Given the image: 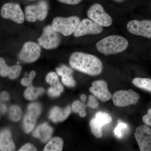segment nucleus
Segmentation results:
<instances>
[{
    "label": "nucleus",
    "mask_w": 151,
    "mask_h": 151,
    "mask_svg": "<svg viewBox=\"0 0 151 151\" xmlns=\"http://www.w3.org/2000/svg\"><path fill=\"white\" fill-rule=\"evenodd\" d=\"M1 101H6L9 99V94L7 92H3L1 93Z\"/></svg>",
    "instance_id": "36"
},
{
    "label": "nucleus",
    "mask_w": 151,
    "mask_h": 151,
    "mask_svg": "<svg viewBox=\"0 0 151 151\" xmlns=\"http://www.w3.org/2000/svg\"><path fill=\"white\" fill-rule=\"evenodd\" d=\"M52 132L53 129L48 124L44 123L37 128L33 135L35 137L38 138L42 142L46 143L51 138Z\"/></svg>",
    "instance_id": "17"
},
{
    "label": "nucleus",
    "mask_w": 151,
    "mask_h": 151,
    "mask_svg": "<svg viewBox=\"0 0 151 151\" xmlns=\"http://www.w3.org/2000/svg\"><path fill=\"white\" fill-rule=\"evenodd\" d=\"M135 137L141 151H151V129L148 126H139L134 133Z\"/></svg>",
    "instance_id": "13"
},
{
    "label": "nucleus",
    "mask_w": 151,
    "mask_h": 151,
    "mask_svg": "<svg viewBox=\"0 0 151 151\" xmlns=\"http://www.w3.org/2000/svg\"><path fill=\"white\" fill-rule=\"evenodd\" d=\"M85 105L78 100H76L73 102L72 105V111L76 113H79V116L84 118L86 116V111H85Z\"/></svg>",
    "instance_id": "24"
},
{
    "label": "nucleus",
    "mask_w": 151,
    "mask_h": 151,
    "mask_svg": "<svg viewBox=\"0 0 151 151\" xmlns=\"http://www.w3.org/2000/svg\"><path fill=\"white\" fill-rule=\"evenodd\" d=\"M127 29L129 32L134 35L151 38V20L130 21L127 24Z\"/></svg>",
    "instance_id": "10"
},
{
    "label": "nucleus",
    "mask_w": 151,
    "mask_h": 151,
    "mask_svg": "<svg viewBox=\"0 0 151 151\" xmlns=\"http://www.w3.org/2000/svg\"><path fill=\"white\" fill-rule=\"evenodd\" d=\"M41 52V46L33 42H25L19 55V59L27 63L35 62L39 58Z\"/></svg>",
    "instance_id": "9"
},
{
    "label": "nucleus",
    "mask_w": 151,
    "mask_h": 151,
    "mask_svg": "<svg viewBox=\"0 0 151 151\" xmlns=\"http://www.w3.org/2000/svg\"><path fill=\"white\" fill-rule=\"evenodd\" d=\"M63 142L61 138L55 137L49 142L45 147L44 151H61L62 150Z\"/></svg>",
    "instance_id": "19"
},
{
    "label": "nucleus",
    "mask_w": 151,
    "mask_h": 151,
    "mask_svg": "<svg viewBox=\"0 0 151 151\" xmlns=\"http://www.w3.org/2000/svg\"><path fill=\"white\" fill-rule=\"evenodd\" d=\"M22 70L21 66L19 65L11 66L8 76L11 79H14L17 78L20 74Z\"/></svg>",
    "instance_id": "28"
},
{
    "label": "nucleus",
    "mask_w": 151,
    "mask_h": 151,
    "mask_svg": "<svg viewBox=\"0 0 151 151\" xmlns=\"http://www.w3.org/2000/svg\"><path fill=\"white\" fill-rule=\"evenodd\" d=\"M22 116L21 108L17 105H13L9 111L10 118L14 122H17L20 119Z\"/></svg>",
    "instance_id": "26"
},
{
    "label": "nucleus",
    "mask_w": 151,
    "mask_h": 151,
    "mask_svg": "<svg viewBox=\"0 0 151 151\" xmlns=\"http://www.w3.org/2000/svg\"><path fill=\"white\" fill-rule=\"evenodd\" d=\"M99 103L97 102L96 98L92 95H89V101L87 103V106L89 108H96L98 107Z\"/></svg>",
    "instance_id": "32"
},
{
    "label": "nucleus",
    "mask_w": 151,
    "mask_h": 151,
    "mask_svg": "<svg viewBox=\"0 0 151 151\" xmlns=\"http://www.w3.org/2000/svg\"><path fill=\"white\" fill-rule=\"evenodd\" d=\"M10 67L6 63L5 60L2 58H0V75L2 77L8 75Z\"/></svg>",
    "instance_id": "30"
},
{
    "label": "nucleus",
    "mask_w": 151,
    "mask_h": 151,
    "mask_svg": "<svg viewBox=\"0 0 151 151\" xmlns=\"http://www.w3.org/2000/svg\"><path fill=\"white\" fill-rule=\"evenodd\" d=\"M6 111V108L5 105L4 104H1V112L2 113H5Z\"/></svg>",
    "instance_id": "37"
},
{
    "label": "nucleus",
    "mask_w": 151,
    "mask_h": 151,
    "mask_svg": "<svg viewBox=\"0 0 151 151\" xmlns=\"http://www.w3.org/2000/svg\"><path fill=\"white\" fill-rule=\"evenodd\" d=\"M1 14L3 18L19 24L23 23L25 19L20 6L15 3H7L3 5L1 9Z\"/></svg>",
    "instance_id": "7"
},
{
    "label": "nucleus",
    "mask_w": 151,
    "mask_h": 151,
    "mask_svg": "<svg viewBox=\"0 0 151 151\" xmlns=\"http://www.w3.org/2000/svg\"><path fill=\"white\" fill-rule=\"evenodd\" d=\"M135 86L151 92V79L149 78H136L132 81Z\"/></svg>",
    "instance_id": "21"
},
{
    "label": "nucleus",
    "mask_w": 151,
    "mask_h": 151,
    "mask_svg": "<svg viewBox=\"0 0 151 151\" xmlns=\"http://www.w3.org/2000/svg\"><path fill=\"white\" fill-rule=\"evenodd\" d=\"M36 73L34 70L31 71L28 77H25L22 79L21 83L24 86H29L31 84L34 78L35 77Z\"/></svg>",
    "instance_id": "31"
},
{
    "label": "nucleus",
    "mask_w": 151,
    "mask_h": 151,
    "mask_svg": "<svg viewBox=\"0 0 151 151\" xmlns=\"http://www.w3.org/2000/svg\"><path fill=\"white\" fill-rule=\"evenodd\" d=\"M41 111V106L39 103H31L29 105L23 121V129L25 133H29L33 129Z\"/></svg>",
    "instance_id": "12"
},
{
    "label": "nucleus",
    "mask_w": 151,
    "mask_h": 151,
    "mask_svg": "<svg viewBox=\"0 0 151 151\" xmlns=\"http://www.w3.org/2000/svg\"><path fill=\"white\" fill-rule=\"evenodd\" d=\"M128 128V125L126 123L119 121L118 124L113 131L114 134L116 137L121 139L124 136V132Z\"/></svg>",
    "instance_id": "25"
},
{
    "label": "nucleus",
    "mask_w": 151,
    "mask_h": 151,
    "mask_svg": "<svg viewBox=\"0 0 151 151\" xmlns=\"http://www.w3.org/2000/svg\"><path fill=\"white\" fill-rule=\"evenodd\" d=\"M80 19L77 16L57 17L53 19L52 26L55 30L65 36L73 34L80 23Z\"/></svg>",
    "instance_id": "3"
},
{
    "label": "nucleus",
    "mask_w": 151,
    "mask_h": 151,
    "mask_svg": "<svg viewBox=\"0 0 151 151\" xmlns=\"http://www.w3.org/2000/svg\"><path fill=\"white\" fill-rule=\"evenodd\" d=\"M90 127L91 129V132L92 134L97 138L102 137L103 136V132H102V127L97 123L95 118L92 119L90 121Z\"/></svg>",
    "instance_id": "23"
},
{
    "label": "nucleus",
    "mask_w": 151,
    "mask_h": 151,
    "mask_svg": "<svg viewBox=\"0 0 151 151\" xmlns=\"http://www.w3.org/2000/svg\"><path fill=\"white\" fill-rule=\"evenodd\" d=\"M60 2L66 4L76 5L82 1V0H57Z\"/></svg>",
    "instance_id": "35"
},
{
    "label": "nucleus",
    "mask_w": 151,
    "mask_h": 151,
    "mask_svg": "<svg viewBox=\"0 0 151 151\" xmlns=\"http://www.w3.org/2000/svg\"><path fill=\"white\" fill-rule=\"evenodd\" d=\"M87 16L90 19L104 27H109L113 23L111 17L106 12L103 6L95 3L90 6L87 12Z\"/></svg>",
    "instance_id": "6"
},
{
    "label": "nucleus",
    "mask_w": 151,
    "mask_h": 151,
    "mask_svg": "<svg viewBox=\"0 0 151 151\" xmlns=\"http://www.w3.org/2000/svg\"><path fill=\"white\" fill-rule=\"evenodd\" d=\"M103 27L90 19H84L80 21L73 35L78 37L89 35L99 34L103 31Z\"/></svg>",
    "instance_id": "11"
},
{
    "label": "nucleus",
    "mask_w": 151,
    "mask_h": 151,
    "mask_svg": "<svg viewBox=\"0 0 151 151\" xmlns=\"http://www.w3.org/2000/svg\"><path fill=\"white\" fill-rule=\"evenodd\" d=\"M70 112L71 109L69 106L64 109L55 107L52 108L50 111L49 114V118L55 123L63 122L68 117Z\"/></svg>",
    "instance_id": "18"
},
{
    "label": "nucleus",
    "mask_w": 151,
    "mask_h": 151,
    "mask_svg": "<svg viewBox=\"0 0 151 151\" xmlns=\"http://www.w3.org/2000/svg\"><path fill=\"white\" fill-rule=\"evenodd\" d=\"M46 82L51 86L55 85L59 83V78L57 74L55 72H50L47 75L45 78Z\"/></svg>",
    "instance_id": "29"
},
{
    "label": "nucleus",
    "mask_w": 151,
    "mask_h": 151,
    "mask_svg": "<svg viewBox=\"0 0 151 151\" xmlns=\"http://www.w3.org/2000/svg\"><path fill=\"white\" fill-rule=\"evenodd\" d=\"M63 91V86L61 83L59 82L57 84L52 86L51 87L49 88L48 93L50 97H58Z\"/></svg>",
    "instance_id": "27"
},
{
    "label": "nucleus",
    "mask_w": 151,
    "mask_h": 151,
    "mask_svg": "<svg viewBox=\"0 0 151 151\" xmlns=\"http://www.w3.org/2000/svg\"><path fill=\"white\" fill-rule=\"evenodd\" d=\"M48 5L45 1H41L36 4L27 6L24 9L26 20L30 22L42 21L48 14Z\"/></svg>",
    "instance_id": "5"
},
{
    "label": "nucleus",
    "mask_w": 151,
    "mask_h": 151,
    "mask_svg": "<svg viewBox=\"0 0 151 151\" xmlns=\"http://www.w3.org/2000/svg\"><path fill=\"white\" fill-rule=\"evenodd\" d=\"M113 101L117 107H127L135 105L140 99V96L137 92L132 89L128 90H119L113 94Z\"/></svg>",
    "instance_id": "8"
},
{
    "label": "nucleus",
    "mask_w": 151,
    "mask_h": 151,
    "mask_svg": "<svg viewBox=\"0 0 151 151\" xmlns=\"http://www.w3.org/2000/svg\"><path fill=\"white\" fill-rule=\"evenodd\" d=\"M44 92V89L41 87L36 88L32 86H29L25 91L24 97L28 100H34L39 95L42 94Z\"/></svg>",
    "instance_id": "20"
},
{
    "label": "nucleus",
    "mask_w": 151,
    "mask_h": 151,
    "mask_svg": "<svg viewBox=\"0 0 151 151\" xmlns=\"http://www.w3.org/2000/svg\"><path fill=\"white\" fill-rule=\"evenodd\" d=\"M142 120L146 125L151 126V108L149 109L147 114L143 116Z\"/></svg>",
    "instance_id": "33"
},
{
    "label": "nucleus",
    "mask_w": 151,
    "mask_h": 151,
    "mask_svg": "<svg viewBox=\"0 0 151 151\" xmlns=\"http://www.w3.org/2000/svg\"><path fill=\"white\" fill-rule=\"evenodd\" d=\"M36 148L35 146L33 145L32 144L30 143H27L26 144L24 145L19 150V151H36Z\"/></svg>",
    "instance_id": "34"
},
{
    "label": "nucleus",
    "mask_w": 151,
    "mask_h": 151,
    "mask_svg": "<svg viewBox=\"0 0 151 151\" xmlns=\"http://www.w3.org/2000/svg\"><path fill=\"white\" fill-rule=\"evenodd\" d=\"M113 1H114L116 2L121 3L125 1V0H113Z\"/></svg>",
    "instance_id": "39"
},
{
    "label": "nucleus",
    "mask_w": 151,
    "mask_h": 151,
    "mask_svg": "<svg viewBox=\"0 0 151 151\" xmlns=\"http://www.w3.org/2000/svg\"><path fill=\"white\" fill-rule=\"evenodd\" d=\"M58 74L61 77V81L65 86L74 87L76 85V82L73 78L72 73L73 70L66 65H62L56 69Z\"/></svg>",
    "instance_id": "15"
},
{
    "label": "nucleus",
    "mask_w": 151,
    "mask_h": 151,
    "mask_svg": "<svg viewBox=\"0 0 151 151\" xmlns=\"http://www.w3.org/2000/svg\"><path fill=\"white\" fill-rule=\"evenodd\" d=\"M129 42L127 39L121 36H108L96 43V48L100 53L105 55L116 54L126 50Z\"/></svg>",
    "instance_id": "2"
},
{
    "label": "nucleus",
    "mask_w": 151,
    "mask_h": 151,
    "mask_svg": "<svg viewBox=\"0 0 151 151\" xmlns=\"http://www.w3.org/2000/svg\"><path fill=\"white\" fill-rule=\"evenodd\" d=\"M39 44L46 50L54 49L58 47L61 42L59 32L55 30L52 25L44 27L41 35L37 39Z\"/></svg>",
    "instance_id": "4"
},
{
    "label": "nucleus",
    "mask_w": 151,
    "mask_h": 151,
    "mask_svg": "<svg viewBox=\"0 0 151 151\" xmlns=\"http://www.w3.org/2000/svg\"><path fill=\"white\" fill-rule=\"evenodd\" d=\"M94 118L97 123L102 127L110 124L113 120L112 117L108 113L101 111L96 113Z\"/></svg>",
    "instance_id": "22"
},
{
    "label": "nucleus",
    "mask_w": 151,
    "mask_h": 151,
    "mask_svg": "<svg viewBox=\"0 0 151 151\" xmlns=\"http://www.w3.org/2000/svg\"><path fill=\"white\" fill-rule=\"evenodd\" d=\"M15 150V146L8 129L3 130L0 133V150L12 151Z\"/></svg>",
    "instance_id": "16"
},
{
    "label": "nucleus",
    "mask_w": 151,
    "mask_h": 151,
    "mask_svg": "<svg viewBox=\"0 0 151 151\" xmlns=\"http://www.w3.org/2000/svg\"><path fill=\"white\" fill-rule=\"evenodd\" d=\"M89 91L102 102L108 101L113 97L108 90L107 83L103 80H97L92 82Z\"/></svg>",
    "instance_id": "14"
},
{
    "label": "nucleus",
    "mask_w": 151,
    "mask_h": 151,
    "mask_svg": "<svg viewBox=\"0 0 151 151\" xmlns=\"http://www.w3.org/2000/svg\"><path fill=\"white\" fill-rule=\"evenodd\" d=\"M69 63L73 69L89 75H100L103 70V63L97 57L81 52L72 53Z\"/></svg>",
    "instance_id": "1"
},
{
    "label": "nucleus",
    "mask_w": 151,
    "mask_h": 151,
    "mask_svg": "<svg viewBox=\"0 0 151 151\" xmlns=\"http://www.w3.org/2000/svg\"><path fill=\"white\" fill-rule=\"evenodd\" d=\"M86 96L84 94H81L80 96V98L83 102H84L86 100Z\"/></svg>",
    "instance_id": "38"
}]
</instances>
